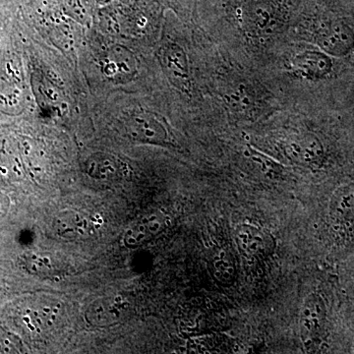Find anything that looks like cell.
<instances>
[{"label":"cell","instance_id":"cell-12","mask_svg":"<svg viewBox=\"0 0 354 354\" xmlns=\"http://www.w3.org/2000/svg\"><path fill=\"white\" fill-rule=\"evenodd\" d=\"M165 223H167V218L164 214L155 213L145 216L134 228V234H133L134 242H141L151 239L153 235L158 234L160 230H164Z\"/></svg>","mask_w":354,"mask_h":354},{"label":"cell","instance_id":"cell-14","mask_svg":"<svg viewBox=\"0 0 354 354\" xmlns=\"http://www.w3.org/2000/svg\"><path fill=\"white\" fill-rule=\"evenodd\" d=\"M6 200L0 199V218H2L6 213Z\"/></svg>","mask_w":354,"mask_h":354},{"label":"cell","instance_id":"cell-13","mask_svg":"<svg viewBox=\"0 0 354 354\" xmlns=\"http://www.w3.org/2000/svg\"><path fill=\"white\" fill-rule=\"evenodd\" d=\"M247 152H248L249 157L252 158L254 162L259 165L263 171L268 172V174H270V172L276 174V172L279 171V165L277 164V162H274L272 158L267 157V156L258 152V151H256L252 147H249Z\"/></svg>","mask_w":354,"mask_h":354},{"label":"cell","instance_id":"cell-3","mask_svg":"<svg viewBox=\"0 0 354 354\" xmlns=\"http://www.w3.org/2000/svg\"><path fill=\"white\" fill-rule=\"evenodd\" d=\"M311 38L317 48L330 57H346L354 48V31L342 21L322 23Z\"/></svg>","mask_w":354,"mask_h":354},{"label":"cell","instance_id":"cell-7","mask_svg":"<svg viewBox=\"0 0 354 354\" xmlns=\"http://www.w3.org/2000/svg\"><path fill=\"white\" fill-rule=\"evenodd\" d=\"M160 64L165 75L174 87L188 93L191 88L189 64L185 51L178 44H165L160 50Z\"/></svg>","mask_w":354,"mask_h":354},{"label":"cell","instance_id":"cell-2","mask_svg":"<svg viewBox=\"0 0 354 354\" xmlns=\"http://www.w3.org/2000/svg\"><path fill=\"white\" fill-rule=\"evenodd\" d=\"M281 148L288 160L302 167H320L325 162V147L312 133L291 134L283 140Z\"/></svg>","mask_w":354,"mask_h":354},{"label":"cell","instance_id":"cell-1","mask_svg":"<svg viewBox=\"0 0 354 354\" xmlns=\"http://www.w3.org/2000/svg\"><path fill=\"white\" fill-rule=\"evenodd\" d=\"M327 323V307L318 293L312 292L304 298L300 308L299 337L307 353L316 351L320 346Z\"/></svg>","mask_w":354,"mask_h":354},{"label":"cell","instance_id":"cell-5","mask_svg":"<svg viewBox=\"0 0 354 354\" xmlns=\"http://www.w3.org/2000/svg\"><path fill=\"white\" fill-rule=\"evenodd\" d=\"M328 218L337 234H354V181L342 184L332 193Z\"/></svg>","mask_w":354,"mask_h":354},{"label":"cell","instance_id":"cell-10","mask_svg":"<svg viewBox=\"0 0 354 354\" xmlns=\"http://www.w3.org/2000/svg\"><path fill=\"white\" fill-rule=\"evenodd\" d=\"M212 272L220 285H232L236 279V262L234 256L225 248H220L212 258Z\"/></svg>","mask_w":354,"mask_h":354},{"label":"cell","instance_id":"cell-11","mask_svg":"<svg viewBox=\"0 0 354 354\" xmlns=\"http://www.w3.org/2000/svg\"><path fill=\"white\" fill-rule=\"evenodd\" d=\"M134 58L124 48L111 50L104 62V71L109 77L132 75L134 70Z\"/></svg>","mask_w":354,"mask_h":354},{"label":"cell","instance_id":"cell-6","mask_svg":"<svg viewBox=\"0 0 354 354\" xmlns=\"http://www.w3.org/2000/svg\"><path fill=\"white\" fill-rule=\"evenodd\" d=\"M235 241L242 255L248 259H264L276 248V241L272 234L264 228L251 223H241L236 227Z\"/></svg>","mask_w":354,"mask_h":354},{"label":"cell","instance_id":"cell-4","mask_svg":"<svg viewBox=\"0 0 354 354\" xmlns=\"http://www.w3.org/2000/svg\"><path fill=\"white\" fill-rule=\"evenodd\" d=\"M239 24L249 38L261 39L274 34L279 25V17L271 4L251 1L241 7Z\"/></svg>","mask_w":354,"mask_h":354},{"label":"cell","instance_id":"cell-9","mask_svg":"<svg viewBox=\"0 0 354 354\" xmlns=\"http://www.w3.org/2000/svg\"><path fill=\"white\" fill-rule=\"evenodd\" d=\"M128 131L135 139L147 143L165 145L169 143V132L164 123L157 116L150 113H140L128 121Z\"/></svg>","mask_w":354,"mask_h":354},{"label":"cell","instance_id":"cell-8","mask_svg":"<svg viewBox=\"0 0 354 354\" xmlns=\"http://www.w3.org/2000/svg\"><path fill=\"white\" fill-rule=\"evenodd\" d=\"M291 71L307 81H320L327 78L333 71L330 55L320 50H307L298 53L290 62Z\"/></svg>","mask_w":354,"mask_h":354}]
</instances>
